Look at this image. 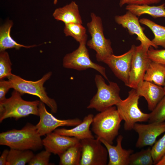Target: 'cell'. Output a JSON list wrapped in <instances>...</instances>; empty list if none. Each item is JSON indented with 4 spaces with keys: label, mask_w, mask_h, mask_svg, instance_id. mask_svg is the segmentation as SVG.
I'll return each mask as SVG.
<instances>
[{
    "label": "cell",
    "mask_w": 165,
    "mask_h": 165,
    "mask_svg": "<svg viewBox=\"0 0 165 165\" xmlns=\"http://www.w3.org/2000/svg\"><path fill=\"white\" fill-rule=\"evenodd\" d=\"M149 115V123H160L165 120V95Z\"/></svg>",
    "instance_id": "cell-28"
},
{
    "label": "cell",
    "mask_w": 165,
    "mask_h": 165,
    "mask_svg": "<svg viewBox=\"0 0 165 165\" xmlns=\"http://www.w3.org/2000/svg\"><path fill=\"white\" fill-rule=\"evenodd\" d=\"M31 150L10 148L6 165H24L28 163L34 156Z\"/></svg>",
    "instance_id": "cell-24"
},
{
    "label": "cell",
    "mask_w": 165,
    "mask_h": 165,
    "mask_svg": "<svg viewBox=\"0 0 165 165\" xmlns=\"http://www.w3.org/2000/svg\"><path fill=\"white\" fill-rule=\"evenodd\" d=\"M164 87L163 88V89L164 91V92L165 93V83H164Z\"/></svg>",
    "instance_id": "cell-37"
},
{
    "label": "cell",
    "mask_w": 165,
    "mask_h": 165,
    "mask_svg": "<svg viewBox=\"0 0 165 165\" xmlns=\"http://www.w3.org/2000/svg\"><path fill=\"white\" fill-rule=\"evenodd\" d=\"M161 1V0H120L119 5L121 7L125 5H150L157 3Z\"/></svg>",
    "instance_id": "cell-33"
},
{
    "label": "cell",
    "mask_w": 165,
    "mask_h": 165,
    "mask_svg": "<svg viewBox=\"0 0 165 165\" xmlns=\"http://www.w3.org/2000/svg\"><path fill=\"white\" fill-rule=\"evenodd\" d=\"M55 19L64 22V24L76 23L82 24L78 5L72 1L65 6L55 9L53 14Z\"/></svg>",
    "instance_id": "cell-19"
},
{
    "label": "cell",
    "mask_w": 165,
    "mask_h": 165,
    "mask_svg": "<svg viewBox=\"0 0 165 165\" xmlns=\"http://www.w3.org/2000/svg\"><path fill=\"white\" fill-rule=\"evenodd\" d=\"M81 151V146L79 141L69 147L59 156V164L79 165Z\"/></svg>",
    "instance_id": "cell-23"
},
{
    "label": "cell",
    "mask_w": 165,
    "mask_h": 165,
    "mask_svg": "<svg viewBox=\"0 0 165 165\" xmlns=\"http://www.w3.org/2000/svg\"><path fill=\"white\" fill-rule=\"evenodd\" d=\"M143 80L159 86H164L165 66L151 61L144 75Z\"/></svg>",
    "instance_id": "cell-22"
},
{
    "label": "cell",
    "mask_w": 165,
    "mask_h": 165,
    "mask_svg": "<svg viewBox=\"0 0 165 165\" xmlns=\"http://www.w3.org/2000/svg\"><path fill=\"white\" fill-rule=\"evenodd\" d=\"M140 97L136 89L132 88L128 92L127 97L121 100L116 105L119 116L124 121V128L125 130L133 129L134 124L137 122L148 120L149 114L143 112L138 107Z\"/></svg>",
    "instance_id": "cell-7"
},
{
    "label": "cell",
    "mask_w": 165,
    "mask_h": 165,
    "mask_svg": "<svg viewBox=\"0 0 165 165\" xmlns=\"http://www.w3.org/2000/svg\"><path fill=\"white\" fill-rule=\"evenodd\" d=\"M52 75L49 72L39 79L36 81L28 80L20 76L12 74L7 78L11 82L12 88L22 95L27 94L38 97L40 101L47 105L53 113L57 111V105L55 100L49 97L44 86L45 82L49 79Z\"/></svg>",
    "instance_id": "cell-3"
},
{
    "label": "cell",
    "mask_w": 165,
    "mask_h": 165,
    "mask_svg": "<svg viewBox=\"0 0 165 165\" xmlns=\"http://www.w3.org/2000/svg\"><path fill=\"white\" fill-rule=\"evenodd\" d=\"M135 89L140 97L145 98L148 110L151 111L165 95L163 88L145 81L140 82Z\"/></svg>",
    "instance_id": "cell-16"
},
{
    "label": "cell",
    "mask_w": 165,
    "mask_h": 165,
    "mask_svg": "<svg viewBox=\"0 0 165 165\" xmlns=\"http://www.w3.org/2000/svg\"><path fill=\"white\" fill-rule=\"evenodd\" d=\"M80 142L82 151L79 165L107 164V150L98 139H85Z\"/></svg>",
    "instance_id": "cell-9"
},
{
    "label": "cell",
    "mask_w": 165,
    "mask_h": 165,
    "mask_svg": "<svg viewBox=\"0 0 165 165\" xmlns=\"http://www.w3.org/2000/svg\"><path fill=\"white\" fill-rule=\"evenodd\" d=\"M154 164L151 152V148L149 147L135 153L130 156L129 165H152Z\"/></svg>",
    "instance_id": "cell-27"
},
{
    "label": "cell",
    "mask_w": 165,
    "mask_h": 165,
    "mask_svg": "<svg viewBox=\"0 0 165 165\" xmlns=\"http://www.w3.org/2000/svg\"><path fill=\"white\" fill-rule=\"evenodd\" d=\"M64 32L66 36L72 37L79 43L87 40L86 29L82 24L76 23L65 24Z\"/></svg>",
    "instance_id": "cell-26"
},
{
    "label": "cell",
    "mask_w": 165,
    "mask_h": 165,
    "mask_svg": "<svg viewBox=\"0 0 165 165\" xmlns=\"http://www.w3.org/2000/svg\"><path fill=\"white\" fill-rule=\"evenodd\" d=\"M148 53V56L152 61L165 66V49L156 50L151 46Z\"/></svg>",
    "instance_id": "cell-32"
},
{
    "label": "cell",
    "mask_w": 165,
    "mask_h": 165,
    "mask_svg": "<svg viewBox=\"0 0 165 165\" xmlns=\"http://www.w3.org/2000/svg\"><path fill=\"white\" fill-rule=\"evenodd\" d=\"M11 88H12V85L9 80H0V104L3 102L6 98V94Z\"/></svg>",
    "instance_id": "cell-34"
},
{
    "label": "cell",
    "mask_w": 165,
    "mask_h": 165,
    "mask_svg": "<svg viewBox=\"0 0 165 165\" xmlns=\"http://www.w3.org/2000/svg\"><path fill=\"white\" fill-rule=\"evenodd\" d=\"M38 111L40 119L35 126L41 136L52 132L58 127H75L82 121L77 118L63 120L57 119L47 111L45 104L41 101L38 105Z\"/></svg>",
    "instance_id": "cell-11"
},
{
    "label": "cell",
    "mask_w": 165,
    "mask_h": 165,
    "mask_svg": "<svg viewBox=\"0 0 165 165\" xmlns=\"http://www.w3.org/2000/svg\"><path fill=\"white\" fill-rule=\"evenodd\" d=\"M91 21L87 26L91 38L87 43V46L96 52L97 60L103 62L113 54L110 40L106 39L103 33V28L101 18L94 13H90Z\"/></svg>",
    "instance_id": "cell-6"
},
{
    "label": "cell",
    "mask_w": 165,
    "mask_h": 165,
    "mask_svg": "<svg viewBox=\"0 0 165 165\" xmlns=\"http://www.w3.org/2000/svg\"><path fill=\"white\" fill-rule=\"evenodd\" d=\"M140 23L149 28L154 35L151 40L156 46H160L165 48V26L157 24L152 20L146 18L139 20Z\"/></svg>",
    "instance_id": "cell-25"
},
{
    "label": "cell",
    "mask_w": 165,
    "mask_h": 165,
    "mask_svg": "<svg viewBox=\"0 0 165 165\" xmlns=\"http://www.w3.org/2000/svg\"><path fill=\"white\" fill-rule=\"evenodd\" d=\"M51 153L46 150H43L34 155L28 163L29 165H52L49 163Z\"/></svg>",
    "instance_id": "cell-31"
},
{
    "label": "cell",
    "mask_w": 165,
    "mask_h": 165,
    "mask_svg": "<svg viewBox=\"0 0 165 165\" xmlns=\"http://www.w3.org/2000/svg\"><path fill=\"white\" fill-rule=\"evenodd\" d=\"M80 140L75 137L61 135L53 132L46 134L42 139V143L46 150L59 156Z\"/></svg>",
    "instance_id": "cell-15"
},
{
    "label": "cell",
    "mask_w": 165,
    "mask_h": 165,
    "mask_svg": "<svg viewBox=\"0 0 165 165\" xmlns=\"http://www.w3.org/2000/svg\"><path fill=\"white\" fill-rule=\"evenodd\" d=\"M13 25L12 20L7 21L0 28V52L12 48L19 50L21 47L30 48L37 46L34 45L25 46L20 44L15 41L10 35L11 28Z\"/></svg>",
    "instance_id": "cell-20"
},
{
    "label": "cell",
    "mask_w": 165,
    "mask_h": 165,
    "mask_svg": "<svg viewBox=\"0 0 165 165\" xmlns=\"http://www.w3.org/2000/svg\"><path fill=\"white\" fill-rule=\"evenodd\" d=\"M151 152L154 164L156 165L165 154V133L154 144L151 148Z\"/></svg>",
    "instance_id": "cell-30"
},
{
    "label": "cell",
    "mask_w": 165,
    "mask_h": 165,
    "mask_svg": "<svg viewBox=\"0 0 165 165\" xmlns=\"http://www.w3.org/2000/svg\"><path fill=\"white\" fill-rule=\"evenodd\" d=\"M135 46L134 45H132L128 51L120 55L116 56L113 54L103 61L126 86L128 83L132 57Z\"/></svg>",
    "instance_id": "cell-12"
},
{
    "label": "cell",
    "mask_w": 165,
    "mask_h": 165,
    "mask_svg": "<svg viewBox=\"0 0 165 165\" xmlns=\"http://www.w3.org/2000/svg\"><path fill=\"white\" fill-rule=\"evenodd\" d=\"M94 80L97 91L90 100L87 108L95 109L101 112L117 105L121 101L120 89L117 83L110 82L107 85L104 78L99 75H95Z\"/></svg>",
    "instance_id": "cell-5"
},
{
    "label": "cell",
    "mask_w": 165,
    "mask_h": 165,
    "mask_svg": "<svg viewBox=\"0 0 165 165\" xmlns=\"http://www.w3.org/2000/svg\"><path fill=\"white\" fill-rule=\"evenodd\" d=\"M57 0H54V3L55 4L57 3Z\"/></svg>",
    "instance_id": "cell-38"
},
{
    "label": "cell",
    "mask_w": 165,
    "mask_h": 165,
    "mask_svg": "<svg viewBox=\"0 0 165 165\" xmlns=\"http://www.w3.org/2000/svg\"><path fill=\"white\" fill-rule=\"evenodd\" d=\"M35 125L27 123L21 129H13L0 134V145L10 148L36 151L43 146Z\"/></svg>",
    "instance_id": "cell-1"
},
{
    "label": "cell",
    "mask_w": 165,
    "mask_h": 165,
    "mask_svg": "<svg viewBox=\"0 0 165 165\" xmlns=\"http://www.w3.org/2000/svg\"><path fill=\"white\" fill-rule=\"evenodd\" d=\"M148 50L141 44L136 46L127 86L136 89L138 85L144 81V75L151 61L148 55Z\"/></svg>",
    "instance_id": "cell-10"
},
{
    "label": "cell",
    "mask_w": 165,
    "mask_h": 165,
    "mask_svg": "<svg viewBox=\"0 0 165 165\" xmlns=\"http://www.w3.org/2000/svg\"><path fill=\"white\" fill-rule=\"evenodd\" d=\"M22 95L14 90L11 96L0 104V122L8 118L17 120L30 115L39 116L38 105L40 101H26L22 99Z\"/></svg>",
    "instance_id": "cell-4"
},
{
    "label": "cell",
    "mask_w": 165,
    "mask_h": 165,
    "mask_svg": "<svg viewBox=\"0 0 165 165\" xmlns=\"http://www.w3.org/2000/svg\"><path fill=\"white\" fill-rule=\"evenodd\" d=\"M156 165H165V154L156 164Z\"/></svg>",
    "instance_id": "cell-36"
},
{
    "label": "cell",
    "mask_w": 165,
    "mask_h": 165,
    "mask_svg": "<svg viewBox=\"0 0 165 165\" xmlns=\"http://www.w3.org/2000/svg\"><path fill=\"white\" fill-rule=\"evenodd\" d=\"M123 138L121 135L118 136L116 146H113L103 139H99L107 150L109 158L108 165H129L130 157L134 151L131 149L123 148L122 146Z\"/></svg>",
    "instance_id": "cell-17"
},
{
    "label": "cell",
    "mask_w": 165,
    "mask_h": 165,
    "mask_svg": "<svg viewBox=\"0 0 165 165\" xmlns=\"http://www.w3.org/2000/svg\"><path fill=\"white\" fill-rule=\"evenodd\" d=\"M114 19L117 24L127 29L130 34L136 35V39L140 41L141 44L147 49H149L151 46L155 49L158 47L146 36L138 18L130 12L127 11L123 15L116 16Z\"/></svg>",
    "instance_id": "cell-14"
},
{
    "label": "cell",
    "mask_w": 165,
    "mask_h": 165,
    "mask_svg": "<svg viewBox=\"0 0 165 165\" xmlns=\"http://www.w3.org/2000/svg\"><path fill=\"white\" fill-rule=\"evenodd\" d=\"M94 117L93 114H89L85 116L82 122L74 127L69 129H56L54 132L61 135L75 137L79 140L94 138L90 130Z\"/></svg>",
    "instance_id": "cell-18"
},
{
    "label": "cell",
    "mask_w": 165,
    "mask_h": 165,
    "mask_svg": "<svg viewBox=\"0 0 165 165\" xmlns=\"http://www.w3.org/2000/svg\"><path fill=\"white\" fill-rule=\"evenodd\" d=\"M9 150L5 149L2 152L0 157V165H6Z\"/></svg>",
    "instance_id": "cell-35"
},
{
    "label": "cell",
    "mask_w": 165,
    "mask_h": 165,
    "mask_svg": "<svg viewBox=\"0 0 165 165\" xmlns=\"http://www.w3.org/2000/svg\"><path fill=\"white\" fill-rule=\"evenodd\" d=\"M137 16L144 14H148L154 18L165 17V3L158 6L149 5H127L125 8Z\"/></svg>",
    "instance_id": "cell-21"
},
{
    "label": "cell",
    "mask_w": 165,
    "mask_h": 165,
    "mask_svg": "<svg viewBox=\"0 0 165 165\" xmlns=\"http://www.w3.org/2000/svg\"><path fill=\"white\" fill-rule=\"evenodd\" d=\"M122 120L116 107L112 106L100 112L94 117L91 130L97 138L103 139L112 145L118 134Z\"/></svg>",
    "instance_id": "cell-2"
},
{
    "label": "cell",
    "mask_w": 165,
    "mask_h": 165,
    "mask_svg": "<svg viewBox=\"0 0 165 165\" xmlns=\"http://www.w3.org/2000/svg\"><path fill=\"white\" fill-rule=\"evenodd\" d=\"M87 40L79 43L78 48L72 53L66 54L63 59V67L66 68L78 71L93 68L99 72L108 81L105 67L92 61L86 47Z\"/></svg>",
    "instance_id": "cell-8"
},
{
    "label": "cell",
    "mask_w": 165,
    "mask_h": 165,
    "mask_svg": "<svg viewBox=\"0 0 165 165\" xmlns=\"http://www.w3.org/2000/svg\"><path fill=\"white\" fill-rule=\"evenodd\" d=\"M12 64L9 54L6 51L0 53V80L8 78L12 74Z\"/></svg>",
    "instance_id": "cell-29"
},
{
    "label": "cell",
    "mask_w": 165,
    "mask_h": 165,
    "mask_svg": "<svg viewBox=\"0 0 165 165\" xmlns=\"http://www.w3.org/2000/svg\"><path fill=\"white\" fill-rule=\"evenodd\" d=\"M133 129L138 134L136 144L137 148L152 146L157 138L165 132V122L149 123L148 124L136 123Z\"/></svg>",
    "instance_id": "cell-13"
}]
</instances>
